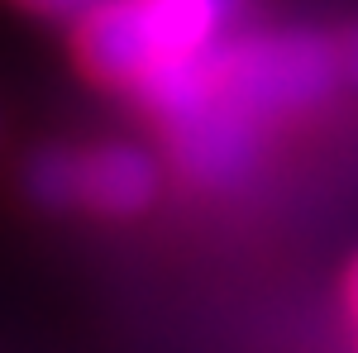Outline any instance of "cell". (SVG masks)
Wrapping results in <instances>:
<instances>
[{
    "label": "cell",
    "instance_id": "7",
    "mask_svg": "<svg viewBox=\"0 0 358 353\" xmlns=\"http://www.w3.org/2000/svg\"><path fill=\"white\" fill-rule=\"evenodd\" d=\"M24 187L38 206L67 210L77 206V153L72 148H48L24 167Z\"/></svg>",
    "mask_w": 358,
    "mask_h": 353
},
{
    "label": "cell",
    "instance_id": "10",
    "mask_svg": "<svg viewBox=\"0 0 358 353\" xmlns=\"http://www.w3.org/2000/svg\"><path fill=\"white\" fill-rule=\"evenodd\" d=\"M349 305H354V315H358V258H354V268H349Z\"/></svg>",
    "mask_w": 358,
    "mask_h": 353
},
{
    "label": "cell",
    "instance_id": "4",
    "mask_svg": "<svg viewBox=\"0 0 358 353\" xmlns=\"http://www.w3.org/2000/svg\"><path fill=\"white\" fill-rule=\"evenodd\" d=\"M158 196V163L129 148V143H106L77 153V206H91L101 215H138Z\"/></svg>",
    "mask_w": 358,
    "mask_h": 353
},
{
    "label": "cell",
    "instance_id": "9",
    "mask_svg": "<svg viewBox=\"0 0 358 353\" xmlns=\"http://www.w3.org/2000/svg\"><path fill=\"white\" fill-rule=\"evenodd\" d=\"M339 77H349V82L358 86V29L349 34V43L339 48Z\"/></svg>",
    "mask_w": 358,
    "mask_h": 353
},
{
    "label": "cell",
    "instance_id": "1",
    "mask_svg": "<svg viewBox=\"0 0 358 353\" xmlns=\"http://www.w3.org/2000/svg\"><path fill=\"white\" fill-rule=\"evenodd\" d=\"M210 86L253 124L325 101L339 82V48L315 34H253L206 53Z\"/></svg>",
    "mask_w": 358,
    "mask_h": 353
},
{
    "label": "cell",
    "instance_id": "5",
    "mask_svg": "<svg viewBox=\"0 0 358 353\" xmlns=\"http://www.w3.org/2000/svg\"><path fill=\"white\" fill-rule=\"evenodd\" d=\"M129 91L163 124H177V120H187V115H196L201 106L215 101L206 57H158V62H148L134 82H129Z\"/></svg>",
    "mask_w": 358,
    "mask_h": 353
},
{
    "label": "cell",
    "instance_id": "2",
    "mask_svg": "<svg viewBox=\"0 0 358 353\" xmlns=\"http://www.w3.org/2000/svg\"><path fill=\"white\" fill-rule=\"evenodd\" d=\"M167 143L187 177L206 187H234L239 177H248V167L258 158V124L215 96L196 115L167 124Z\"/></svg>",
    "mask_w": 358,
    "mask_h": 353
},
{
    "label": "cell",
    "instance_id": "3",
    "mask_svg": "<svg viewBox=\"0 0 358 353\" xmlns=\"http://www.w3.org/2000/svg\"><path fill=\"white\" fill-rule=\"evenodd\" d=\"M77 57L106 86H129L148 62H158L134 0H96L77 20Z\"/></svg>",
    "mask_w": 358,
    "mask_h": 353
},
{
    "label": "cell",
    "instance_id": "11",
    "mask_svg": "<svg viewBox=\"0 0 358 353\" xmlns=\"http://www.w3.org/2000/svg\"><path fill=\"white\" fill-rule=\"evenodd\" d=\"M210 5H215V10H220V15H229V10H239V5H244V0H210Z\"/></svg>",
    "mask_w": 358,
    "mask_h": 353
},
{
    "label": "cell",
    "instance_id": "6",
    "mask_svg": "<svg viewBox=\"0 0 358 353\" xmlns=\"http://www.w3.org/2000/svg\"><path fill=\"white\" fill-rule=\"evenodd\" d=\"M158 57H206L215 48L220 10L210 0H134Z\"/></svg>",
    "mask_w": 358,
    "mask_h": 353
},
{
    "label": "cell",
    "instance_id": "8",
    "mask_svg": "<svg viewBox=\"0 0 358 353\" xmlns=\"http://www.w3.org/2000/svg\"><path fill=\"white\" fill-rule=\"evenodd\" d=\"M20 5L34 15H53V20H82L96 0H20Z\"/></svg>",
    "mask_w": 358,
    "mask_h": 353
}]
</instances>
